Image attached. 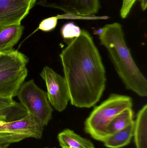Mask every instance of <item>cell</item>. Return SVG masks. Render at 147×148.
Segmentation results:
<instances>
[{"mask_svg": "<svg viewBox=\"0 0 147 148\" xmlns=\"http://www.w3.org/2000/svg\"><path fill=\"white\" fill-rule=\"evenodd\" d=\"M130 97L118 94L110 95L99 106L95 107L85 122V131L93 139L102 142L108 137L107 128L111 121L123 110L132 108Z\"/></svg>", "mask_w": 147, "mask_h": 148, "instance_id": "obj_3", "label": "cell"}, {"mask_svg": "<svg viewBox=\"0 0 147 148\" xmlns=\"http://www.w3.org/2000/svg\"><path fill=\"white\" fill-rule=\"evenodd\" d=\"M31 9L22 0H0V26L20 24Z\"/></svg>", "mask_w": 147, "mask_h": 148, "instance_id": "obj_8", "label": "cell"}, {"mask_svg": "<svg viewBox=\"0 0 147 148\" xmlns=\"http://www.w3.org/2000/svg\"><path fill=\"white\" fill-rule=\"evenodd\" d=\"M27 75L26 67L0 73V97L13 98L16 96Z\"/></svg>", "mask_w": 147, "mask_h": 148, "instance_id": "obj_9", "label": "cell"}, {"mask_svg": "<svg viewBox=\"0 0 147 148\" xmlns=\"http://www.w3.org/2000/svg\"><path fill=\"white\" fill-rule=\"evenodd\" d=\"M22 1L28 3L32 9L35 5L37 0H22Z\"/></svg>", "mask_w": 147, "mask_h": 148, "instance_id": "obj_20", "label": "cell"}, {"mask_svg": "<svg viewBox=\"0 0 147 148\" xmlns=\"http://www.w3.org/2000/svg\"><path fill=\"white\" fill-rule=\"evenodd\" d=\"M136 148H147V105L138 112L134 131Z\"/></svg>", "mask_w": 147, "mask_h": 148, "instance_id": "obj_13", "label": "cell"}, {"mask_svg": "<svg viewBox=\"0 0 147 148\" xmlns=\"http://www.w3.org/2000/svg\"><path fill=\"white\" fill-rule=\"evenodd\" d=\"M28 62V58L17 50L0 53V73L11 69L25 67Z\"/></svg>", "mask_w": 147, "mask_h": 148, "instance_id": "obj_12", "label": "cell"}, {"mask_svg": "<svg viewBox=\"0 0 147 148\" xmlns=\"http://www.w3.org/2000/svg\"><path fill=\"white\" fill-rule=\"evenodd\" d=\"M138 0H123L120 14L122 18L124 19L127 16L135 1Z\"/></svg>", "mask_w": 147, "mask_h": 148, "instance_id": "obj_18", "label": "cell"}, {"mask_svg": "<svg viewBox=\"0 0 147 148\" xmlns=\"http://www.w3.org/2000/svg\"><path fill=\"white\" fill-rule=\"evenodd\" d=\"M100 44L105 47L117 73L127 89L147 96V81L136 65L126 44L121 25L114 23L101 28Z\"/></svg>", "mask_w": 147, "mask_h": 148, "instance_id": "obj_2", "label": "cell"}, {"mask_svg": "<svg viewBox=\"0 0 147 148\" xmlns=\"http://www.w3.org/2000/svg\"><path fill=\"white\" fill-rule=\"evenodd\" d=\"M9 145L5 144V145H0V148H8Z\"/></svg>", "mask_w": 147, "mask_h": 148, "instance_id": "obj_22", "label": "cell"}, {"mask_svg": "<svg viewBox=\"0 0 147 148\" xmlns=\"http://www.w3.org/2000/svg\"><path fill=\"white\" fill-rule=\"evenodd\" d=\"M64 77L72 106L90 108L101 99L105 88L106 71L93 38L81 29L60 55Z\"/></svg>", "mask_w": 147, "mask_h": 148, "instance_id": "obj_1", "label": "cell"}, {"mask_svg": "<svg viewBox=\"0 0 147 148\" xmlns=\"http://www.w3.org/2000/svg\"><path fill=\"white\" fill-rule=\"evenodd\" d=\"M24 29L21 23L1 27L0 53L12 50L21 37Z\"/></svg>", "mask_w": 147, "mask_h": 148, "instance_id": "obj_10", "label": "cell"}, {"mask_svg": "<svg viewBox=\"0 0 147 148\" xmlns=\"http://www.w3.org/2000/svg\"><path fill=\"white\" fill-rule=\"evenodd\" d=\"M134 112L132 108H128L117 116L107 128L108 136L124 129L134 121Z\"/></svg>", "mask_w": 147, "mask_h": 148, "instance_id": "obj_15", "label": "cell"}, {"mask_svg": "<svg viewBox=\"0 0 147 148\" xmlns=\"http://www.w3.org/2000/svg\"><path fill=\"white\" fill-rule=\"evenodd\" d=\"M135 121L124 129L106 137L103 141L104 146L109 148H121L128 145L134 131Z\"/></svg>", "mask_w": 147, "mask_h": 148, "instance_id": "obj_14", "label": "cell"}, {"mask_svg": "<svg viewBox=\"0 0 147 148\" xmlns=\"http://www.w3.org/2000/svg\"><path fill=\"white\" fill-rule=\"evenodd\" d=\"M40 75L45 83L47 98L51 106L59 112L64 111L70 101L64 77L47 66L44 67Z\"/></svg>", "mask_w": 147, "mask_h": 148, "instance_id": "obj_6", "label": "cell"}, {"mask_svg": "<svg viewBox=\"0 0 147 148\" xmlns=\"http://www.w3.org/2000/svg\"><path fill=\"white\" fill-rule=\"evenodd\" d=\"M1 26H0V28H1Z\"/></svg>", "mask_w": 147, "mask_h": 148, "instance_id": "obj_24", "label": "cell"}, {"mask_svg": "<svg viewBox=\"0 0 147 148\" xmlns=\"http://www.w3.org/2000/svg\"><path fill=\"white\" fill-rule=\"evenodd\" d=\"M56 148L54 147V148Z\"/></svg>", "mask_w": 147, "mask_h": 148, "instance_id": "obj_23", "label": "cell"}, {"mask_svg": "<svg viewBox=\"0 0 147 148\" xmlns=\"http://www.w3.org/2000/svg\"><path fill=\"white\" fill-rule=\"evenodd\" d=\"M7 122H8V121L6 117L0 115V124Z\"/></svg>", "mask_w": 147, "mask_h": 148, "instance_id": "obj_21", "label": "cell"}, {"mask_svg": "<svg viewBox=\"0 0 147 148\" xmlns=\"http://www.w3.org/2000/svg\"><path fill=\"white\" fill-rule=\"evenodd\" d=\"M81 29L72 22L66 23L61 29V34L64 40H71L79 36Z\"/></svg>", "mask_w": 147, "mask_h": 148, "instance_id": "obj_16", "label": "cell"}, {"mask_svg": "<svg viewBox=\"0 0 147 148\" xmlns=\"http://www.w3.org/2000/svg\"><path fill=\"white\" fill-rule=\"evenodd\" d=\"M16 96L28 113L41 126L44 127L48 124L52 118L53 109L46 92L38 87L33 80L22 84Z\"/></svg>", "mask_w": 147, "mask_h": 148, "instance_id": "obj_4", "label": "cell"}, {"mask_svg": "<svg viewBox=\"0 0 147 148\" xmlns=\"http://www.w3.org/2000/svg\"><path fill=\"white\" fill-rule=\"evenodd\" d=\"M58 139L62 148H95L91 141L69 129L60 132L58 135Z\"/></svg>", "mask_w": 147, "mask_h": 148, "instance_id": "obj_11", "label": "cell"}, {"mask_svg": "<svg viewBox=\"0 0 147 148\" xmlns=\"http://www.w3.org/2000/svg\"><path fill=\"white\" fill-rule=\"evenodd\" d=\"M43 130L44 127L28 114L19 120L0 124V145H10L28 138L41 139Z\"/></svg>", "mask_w": 147, "mask_h": 148, "instance_id": "obj_5", "label": "cell"}, {"mask_svg": "<svg viewBox=\"0 0 147 148\" xmlns=\"http://www.w3.org/2000/svg\"><path fill=\"white\" fill-rule=\"evenodd\" d=\"M58 16H51L42 20L39 24L37 30H40L44 32H50L54 30L58 24Z\"/></svg>", "mask_w": 147, "mask_h": 148, "instance_id": "obj_17", "label": "cell"}, {"mask_svg": "<svg viewBox=\"0 0 147 148\" xmlns=\"http://www.w3.org/2000/svg\"><path fill=\"white\" fill-rule=\"evenodd\" d=\"M14 101L12 98L0 97V110L12 105Z\"/></svg>", "mask_w": 147, "mask_h": 148, "instance_id": "obj_19", "label": "cell"}, {"mask_svg": "<svg viewBox=\"0 0 147 148\" xmlns=\"http://www.w3.org/2000/svg\"><path fill=\"white\" fill-rule=\"evenodd\" d=\"M36 3L78 17L93 16L98 13L100 8L99 0H38Z\"/></svg>", "mask_w": 147, "mask_h": 148, "instance_id": "obj_7", "label": "cell"}]
</instances>
